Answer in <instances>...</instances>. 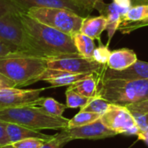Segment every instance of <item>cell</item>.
<instances>
[{
	"mask_svg": "<svg viewBox=\"0 0 148 148\" xmlns=\"http://www.w3.org/2000/svg\"><path fill=\"white\" fill-rule=\"evenodd\" d=\"M28 45V55L42 58L65 55H80L73 37L34 19L27 13H20Z\"/></svg>",
	"mask_w": 148,
	"mask_h": 148,
	"instance_id": "cell-1",
	"label": "cell"
},
{
	"mask_svg": "<svg viewBox=\"0 0 148 148\" xmlns=\"http://www.w3.org/2000/svg\"><path fill=\"white\" fill-rule=\"evenodd\" d=\"M46 69L45 58L23 53H14L0 58V73L15 82L16 88L37 82Z\"/></svg>",
	"mask_w": 148,
	"mask_h": 148,
	"instance_id": "cell-2",
	"label": "cell"
},
{
	"mask_svg": "<svg viewBox=\"0 0 148 148\" xmlns=\"http://www.w3.org/2000/svg\"><path fill=\"white\" fill-rule=\"evenodd\" d=\"M0 120L35 130H62L68 128L69 119L49 114L30 104L0 110Z\"/></svg>",
	"mask_w": 148,
	"mask_h": 148,
	"instance_id": "cell-3",
	"label": "cell"
},
{
	"mask_svg": "<svg viewBox=\"0 0 148 148\" xmlns=\"http://www.w3.org/2000/svg\"><path fill=\"white\" fill-rule=\"evenodd\" d=\"M98 96L111 104L127 107L148 99V79L101 80L98 78Z\"/></svg>",
	"mask_w": 148,
	"mask_h": 148,
	"instance_id": "cell-4",
	"label": "cell"
},
{
	"mask_svg": "<svg viewBox=\"0 0 148 148\" xmlns=\"http://www.w3.org/2000/svg\"><path fill=\"white\" fill-rule=\"evenodd\" d=\"M27 14L38 22L67 35L80 32L84 17L73 11L58 8H31Z\"/></svg>",
	"mask_w": 148,
	"mask_h": 148,
	"instance_id": "cell-5",
	"label": "cell"
},
{
	"mask_svg": "<svg viewBox=\"0 0 148 148\" xmlns=\"http://www.w3.org/2000/svg\"><path fill=\"white\" fill-rule=\"evenodd\" d=\"M21 12H11L0 16V39L19 53L28 55L26 33L20 19Z\"/></svg>",
	"mask_w": 148,
	"mask_h": 148,
	"instance_id": "cell-6",
	"label": "cell"
},
{
	"mask_svg": "<svg viewBox=\"0 0 148 148\" xmlns=\"http://www.w3.org/2000/svg\"><path fill=\"white\" fill-rule=\"evenodd\" d=\"M101 121L116 134L137 135L140 131L132 113L127 107L111 104L109 109L101 116Z\"/></svg>",
	"mask_w": 148,
	"mask_h": 148,
	"instance_id": "cell-7",
	"label": "cell"
},
{
	"mask_svg": "<svg viewBox=\"0 0 148 148\" xmlns=\"http://www.w3.org/2000/svg\"><path fill=\"white\" fill-rule=\"evenodd\" d=\"M47 68L58 69L72 74L100 73L104 65L95 60L82 57L81 55H65L45 58Z\"/></svg>",
	"mask_w": 148,
	"mask_h": 148,
	"instance_id": "cell-8",
	"label": "cell"
},
{
	"mask_svg": "<svg viewBox=\"0 0 148 148\" xmlns=\"http://www.w3.org/2000/svg\"><path fill=\"white\" fill-rule=\"evenodd\" d=\"M21 13H27L31 8H58L75 12V14L88 17L91 13L85 4L80 0H11Z\"/></svg>",
	"mask_w": 148,
	"mask_h": 148,
	"instance_id": "cell-9",
	"label": "cell"
},
{
	"mask_svg": "<svg viewBox=\"0 0 148 148\" xmlns=\"http://www.w3.org/2000/svg\"><path fill=\"white\" fill-rule=\"evenodd\" d=\"M46 88L23 89L19 88H5L0 89V110L28 105L40 97Z\"/></svg>",
	"mask_w": 148,
	"mask_h": 148,
	"instance_id": "cell-10",
	"label": "cell"
},
{
	"mask_svg": "<svg viewBox=\"0 0 148 148\" xmlns=\"http://www.w3.org/2000/svg\"><path fill=\"white\" fill-rule=\"evenodd\" d=\"M98 78L101 80H146L148 79V62L137 60L133 65L122 70L111 69L106 64L98 73Z\"/></svg>",
	"mask_w": 148,
	"mask_h": 148,
	"instance_id": "cell-11",
	"label": "cell"
},
{
	"mask_svg": "<svg viewBox=\"0 0 148 148\" xmlns=\"http://www.w3.org/2000/svg\"><path fill=\"white\" fill-rule=\"evenodd\" d=\"M68 134L71 140H100L110 138L117 135L114 132L108 129L101 121V118L96 121L73 128H67Z\"/></svg>",
	"mask_w": 148,
	"mask_h": 148,
	"instance_id": "cell-12",
	"label": "cell"
},
{
	"mask_svg": "<svg viewBox=\"0 0 148 148\" xmlns=\"http://www.w3.org/2000/svg\"><path fill=\"white\" fill-rule=\"evenodd\" d=\"M94 73L87 74H72L66 71H62L58 69H46L44 72L39 76V81L47 82L53 88L62 87V86H70L81 80H83Z\"/></svg>",
	"mask_w": 148,
	"mask_h": 148,
	"instance_id": "cell-13",
	"label": "cell"
},
{
	"mask_svg": "<svg viewBox=\"0 0 148 148\" xmlns=\"http://www.w3.org/2000/svg\"><path fill=\"white\" fill-rule=\"evenodd\" d=\"M95 9H97L100 13L107 18V31L108 36L107 46H108L114 37V35L116 30L119 29L121 23V14L118 7L114 3L107 4L102 0L96 3Z\"/></svg>",
	"mask_w": 148,
	"mask_h": 148,
	"instance_id": "cell-14",
	"label": "cell"
},
{
	"mask_svg": "<svg viewBox=\"0 0 148 148\" xmlns=\"http://www.w3.org/2000/svg\"><path fill=\"white\" fill-rule=\"evenodd\" d=\"M3 124L8 137L9 144L28 138H39V139H43L45 140H49L52 138V135L45 134H42L41 131L31 129L21 125L6 122V121H3Z\"/></svg>",
	"mask_w": 148,
	"mask_h": 148,
	"instance_id": "cell-15",
	"label": "cell"
},
{
	"mask_svg": "<svg viewBox=\"0 0 148 148\" xmlns=\"http://www.w3.org/2000/svg\"><path fill=\"white\" fill-rule=\"evenodd\" d=\"M135 52L128 49H121L111 52L107 66L114 70L125 69L137 62Z\"/></svg>",
	"mask_w": 148,
	"mask_h": 148,
	"instance_id": "cell-16",
	"label": "cell"
},
{
	"mask_svg": "<svg viewBox=\"0 0 148 148\" xmlns=\"http://www.w3.org/2000/svg\"><path fill=\"white\" fill-rule=\"evenodd\" d=\"M105 29H107V18L100 15L98 16L85 17L80 32L94 40L97 39L101 42V35Z\"/></svg>",
	"mask_w": 148,
	"mask_h": 148,
	"instance_id": "cell-17",
	"label": "cell"
},
{
	"mask_svg": "<svg viewBox=\"0 0 148 148\" xmlns=\"http://www.w3.org/2000/svg\"><path fill=\"white\" fill-rule=\"evenodd\" d=\"M69 87L78 94L88 98L98 96V74L94 73L87 78L81 80Z\"/></svg>",
	"mask_w": 148,
	"mask_h": 148,
	"instance_id": "cell-18",
	"label": "cell"
},
{
	"mask_svg": "<svg viewBox=\"0 0 148 148\" xmlns=\"http://www.w3.org/2000/svg\"><path fill=\"white\" fill-rule=\"evenodd\" d=\"M30 105L39 107L49 114L56 117H62L64 111L68 108L66 105L58 102L51 97H39L37 100L30 103Z\"/></svg>",
	"mask_w": 148,
	"mask_h": 148,
	"instance_id": "cell-19",
	"label": "cell"
},
{
	"mask_svg": "<svg viewBox=\"0 0 148 148\" xmlns=\"http://www.w3.org/2000/svg\"><path fill=\"white\" fill-rule=\"evenodd\" d=\"M72 37L78 53L84 58L94 60L93 54L95 49V44L94 39L90 38L89 36L81 32L75 33V35L72 36Z\"/></svg>",
	"mask_w": 148,
	"mask_h": 148,
	"instance_id": "cell-20",
	"label": "cell"
},
{
	"mask_svg": "<svg viewBox=\"0 0 148 148\" xmlns=\"http://www.w3.org/2000/svg\"><path fill=\"white\" fill-rule=\"evenodd\" d=\"M110 106H111V103L106 101L105 99L100 96H95V97L90 98L89 101L86 104V106L81 108V110L94 113L101 116L109 109Z\"/></svg>",
	"mask_w": 148,
	"mask_h": 148,
	"instance_id": "cell-21",
	"label": "cell"
},
{
	"mask_svg": "<svg viewBox=\"0 0 148 148\" xmlns=\"http://www.w3.org/2000/svg\"><path fill=\"white\" fill-rule=\"evenodd\" d=\"M100 118H101V115H99V114L80 110V112L78 114H76L71 120L69 121L68 128H73V127L85 126V125H88V124L96 121Z\"/></svg>",
	"mask_w": 148,
	"mask_h": 148,
	"instance_id": "cell-22",
	"label": "cell"
},
{
	"mask_svg": "<svg viewBox=\"0 0 148 148\" xmlns=\"http://www.w3.org/2000/svg\"><path fill=\"white\" fill-rule=\"evenodd\" d=\"M148 18V4H141L132 7L122 17V22H138Z\"/></svg>",
	"mask_w": 148,
	"mask_h": 148,
	"instance_id": "cell-23",
	"label": "cell"
},
{
	"mask_svg": "<svg viewBox=\"0 0 148 148\" xmlns=\"http://www.w3.org/2000/svg\"><path fill=\"white\" fill-rule=\"evenodd\" d=\"M66 106L69 108H82L89 101L90 98L85 97L77 92H75L71 88H68L66 90Z\"/></svg>",
	"mask_w": 148,
	"mask_h": 148,
	"instance_id": "cell-24",
	"label": "cell"
},
{
	"mask_svg": "<svg viewBox=\"0 0 148 148\" xmlns=\"http://www.w3.org/2000/svg\"><path fill=\"white\" fill-rule=\"evenodd\" d=\"M67 128L61 130L55 135H52V138L49 140H46L40 148H62L67 143L71 141Z\"/></svg>",
	"mask_w": 148,
	"mask_h": 148,
	"instance_id": "cell-25",
	"label": "cell"
},
{
	"mask_svg": "<svg viewBox=\"0 0 148 148\" xmlns=\"http://www.w3.org/2000/svg\"><path fill=\"white\" fill-rule=\"evenodd\" d=\"M46 140L39 138H28L12 142L8 146L11 148H40Z\"/></svg>",
	"mask_w": 148,
	"mask_h": 148,
	"instance_id": "cell-26",
	"label": "cell"
},
{
	"mask_svg": "<svg viewBox=\"0 0 148 148\" xmlns=\"http://www.w3.org/2000/svg\"><path fill=\"white\" fill-rule=\"evenodd\" d=\"M100 42L99 47L95 48V49L94 51L93 59L101 65H106L109 59L111 51L109 50L108 46L103 45L101 43V42Z\"/></svg>",
	"mask_w": 148,
	"mask_h": 148,
	"instance_id": "cell-27",
	"label": "cell"
},
{
	"mask_svg": "<svg viewBox=\"0 0 148 148\" xmlns=\"http://www.w3.org/2000/svg\"><path fill=\"white\" fill-rule=\"evenodd\" d=\"M146 26H148V18L142 21H138V22H131V23L122 22L119 27V29L123 34H129L135 29H138Z\"/></svg>",
	"mask_w": 148,
	"mask_h": 148,
	"instance_id": "cell-28",
	"label": "cell"
},
{
	"mask_svg": "<svg viewBox=\"0 0 148 148\" xmlns=\"http://www.w3.org/2000/svg\"><path fill=\"white\" fill-rule=\"evenodd\" d=\"M134 121L140 129L146 130L148 129V114L147 113H139V112H131Z\"/></svg>",
	"mask_w": 148,
	"mask_h": 148,
	"instance_id": "cell-29",
	"label": "cell"
},
{
	"mask_svg": "<svg viewBox=\"0 0 148 148\" xmlns=\"http://www.w3.org/2000/svg\"><path fill=\"white\" fill-rule=\"evenodd\" d=\"M11 12H20L11 0H0V16Z\"/></svg>",
	"mask_w": 148,
	"mask_h": 148,
	"instance_id": "cell-30",
	"label": "cell"
},
{
	"mask_svg": "<svg viewBox=\"0 0 148 148\" xmlns=\"http://www.w3.org/2000/svg\"><path fill=\"white\" fill-rule=\"evenodd\" d=\"M130 112H139V113H147L148 114V99L143 101L131 104L127 107Z\"/></svg>",
	"mask_w": 148,
	"mask_h": 148,
	"instance_id": "cell-31",
	"label": "cell"
},
{
	"mask_svg": "<svg viewBox=\"0 0 148 148\" xmlns=\"http://www.w3.org/2000/svg\"><path fill=\"white\" fill-rule=\"evenodd\" d=\"M113 3L118 7L121 14V17L132 8L131 0H113Z\"/></svg>",
	"mask_w": 148,
	"mask_h": 148,
	"instance_id": "cell-32",
	"label": "cell"
},
{
	"mask_svg": "<svg viewBox=\"0 0 148 148\" xmlns=\"http://www.w3.org/2000/svg\"><path fill=\"white\" fill-rule=\"evenodd\" d=\"M14 53H19V52L0 39V58Z\"/></svg>",
	"mask_w": 148,
	"mask_h": 148,
	"instance_id": "cell-33",
	"label": "cell"
},
{
	"mask_svg": "<svg viewBox=\"0 0 148 148\" xmlns=\"http://www.w3.org/2000/svg\"><path fill=\"white\" fill-rule=\"evenodd\" d=\"M8 145H9V140L4 129L3 121L0 120V148L6 147Z\"/></svg>",
	"mask_w": 148,
	"mask_h": 148,
	"instance_id": "cell-34",
	"label": "cell"
},
{
	"mask_svg": "<svg viewBox=\"0 0 148 148\" xmlns=\"http://www.w3.org/2000/svg\"><path fill=\"white\" fill-rule=\"evenodd\" d=\"M0 87L2 88H16L15 82H13L11 80L4 76L2 73H0Z\"/></svg>",
	"mask_w": 148,
	"mask_h": 148,
	"instance_id": "cell-35",
	"label": "cell"
},
{
	"mask_svg": "<svg viewBox=\"0 0 148 148\" xmlns=\"http://www.w3.org/2000/svg\"><path fill=\"white\" fill-rule=\"evenodd\" d=\"M137 136H138L139 140L144 141V142L148 146V129L139 131Z\"/></svg>",
	"mask_w": 148,
	"mask_h": 148,
	"instance_id": "cell-36",
	"label": "cell"
},
{
	"mask_svg": "<svg viewBox=\"0 0 148 148\" xmlns=\"http://www.w3.org/2000/svg\"><path fill=\"white\" fill-rule=\"evenodd\" d=\"M83 4H85L89 10H93L95 9V6L96 4V3L98 1H101V0H80Z\"/></svg>",
	"mask_w": 148,
	"mask_h": 148,
	"instance_id": "cell-37",
	"label": "cell"
},
{
	"mask_svg": "<svg viewBox=\"0 0 148 148\" xmlns=\"http://www.w3.org/2000/svg\"><path fill=\"white\" fill-rule=\"evenodd\" d=\"M1 148H11V147H10L9 146H6V147H1Z\"/></svg>",
	"mask_w": 148,
	"mask_h": 148,
	"instance_id": "cell-38",
	"label": "cell"
},
{
	"mask_svg": "<svg viewBox=\"0 0 148 148\" xmlns=\"http://www.w3.org/2000/svg\"><path fill=\"white\" fill-rule=\"evenodd\" d=\"M1 88H1V87H0V89H1Z\"/></svg>",
	"mask_w": 148,
	"mask_h": 148,
	"instance_id": "cell-39",
	"label": "cell"
}]
</instances>
